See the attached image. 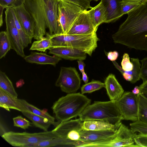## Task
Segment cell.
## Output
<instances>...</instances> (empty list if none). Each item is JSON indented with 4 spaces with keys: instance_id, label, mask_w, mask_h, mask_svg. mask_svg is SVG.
<instances>
[{
    "instance_id": "obj_1",
    "label": "cell",
    "mask_w": 147,
    "mask_h": 147,
    "mask_svg": "<svg viewBox=\"0 0 147 147\" xmlns=\"http://www.w3.org/2000/svg\"><path fill=\"white\" fill-rule=\"evenodd\" d=\"M127 14L126 19L112 35L114 42L147 51V0Z\"/></svg>"
},
{
    "instance_id": "obj_2",
    "label": "cell",
    "mask_w": 147,
    "mask_h": 147,
    "mask_svg": "<svg viewBox=\"0 0 147 147\" xmlns=\"http://www.w3.org/2000/svg\"><path fill=\"white\" fill-rule=\"evenodd\" d=\"M91 102L82 93H69L55 101L51 108L55 119L61 122L79 116Z\"/></svg>"
},
{
    "instance_id": "obj_3",
    "label": "cell",
    "mask_w": 147,
    "mask_h": 147,
    "mask_svg": "<svg viewBox=\"0 0 147 147\" xmlns=\"http://www.w3.org/2000/svg\"><path fill=\"white\" fill-rule=\"evenodd\" d=\"M79 119L108 121L114 124H120L123 120L116 102L94 101L88 105L79 115Z\"/></svg>"
},
{
    "instance_id": "obj_4",
    "label": "cell",
    "mask_w": 147,
    "mask_h": 147,
    "mask_svg": "<svg viewBox=\"0 0 147 147\" xmlns=\"http://www.w3.org/2000/svg\"><path fill=\"white\" fill-rule=\"evenodd\" d=\"M52 42V47H66L80 50L91 56L100 40L96 32L88 34H53L46 33Z\"/></svg>"
},
{
    "instance_id": "obj_5",
    "label": "cell",
    "mask_w": 147,
    "mask_h": 147,
    "mask_svg": "<svg viewBox=\"0 0 147 147\" xmlns=\"http://www.w3.org/2000/svg\"><path fill=\"white\" fill-rule=\"evenodd\" d=\"M1 137L12 146L26 147L28 145L58 137L52 130L34 133L6 132Z\"/></svg>"
},
{
    "instance_id": "obj_6",
    "label": "cell",
    "mask_w": 147,
    "mask_h": 147,
    "mask_svg": "<svg viewBox=\"0 0 147 147\" xmlns=\"http://www.w3.org/2000/svg\"><path fill=\"white\" fill-rule=\"evenodd\" d=\"M83 129V122L79 118L61 122L52 131L65 141L67 146L75 147Z\"/></svg>"
},
{
    "instance_id": "obj_7",
    "label": "cell",
    "mask_w": 147,
    "mask_h": 147,
    "mask_svg": "<svg viewBox=\"0 0 147 147\" xmlns=\"http://www.w3.org/2000/svg\"><path fill=\"white\" fill-rule=\"evenodd\" d=\"M84 10L74 3L64 0H59L58 13L62 34H67L76 18Z\"/></svg>"
},
{
    "instance_id": "obj_8",
    "label": "cell",
    "mask_w": 147,
    "mask_h": 147,
    "mask_svg": "<svg viewBox=\"0 0 147 147\" xmlns=\"http://www.w3.org/2000/svg\"><path fill=\"white\" fill-rule=\"evenodd\" d=\"M136 134L121 122L116 133L101 140L100 144L102 147H136L134 140Z\"/></svg>"
},
{
    "instance_id": "obj_9",
    "label": "cell",
    "mask_w": 147,
    "mask_h": 147,
    "mask_svg": "<svg viewBox=\"0 0 147 147\" xmlns=\"http://www.w3.org/2000/svg\"><path fill=\"white\" fill-rule=\"evenodd\" d=\"M42 10L47 27L51 34H62L59 20L58 0H38Z\"/></svg>"
},
{
    "instance_id": "obj_10",
    "label": "cell",
    "mask_w": 147,
    "mask_h": 147,
    "mask_svg": "<svg viewBox=\"0 0 147 147\" xmlns=\"http://www.w3.org/2000/svg\"><path fill=\"white\" fill-rule=\"evenodd\" d=\"M123 120L133 122L138 120V100L137 95L131 92H124L116 102Z\"/></svg>"
},
{
    "instance_id": "obj_11",
    "label": "cell",
    "mask_w": 147,
    "mask_h": 147,
    "mask_svg": "<svg viewBox=\"0 0 147 147\" xmlns=\"http://www.w3.org/2000/svg\"><path fill=\"white\" fill-rule=\"evenodd\" d=\"M81 84L80 75L76 68L72 67H61L59 76L55 85L67 93L76 92Z\"/></svg>"
},
{
    "instance_id": "obj_12",
    "label": "cell",
    "mask_w": 147,
    "mask_h": 147,
    "mask_svg": "<svg viewBox=\"0 0 147 147\" xmlns=\"http://www.w3.org/2000/svg\"><path fill=\"white\" fill-rule=\"evenodd\" d=\"M36 24L34 38L38 40L46 35L47 28L45 17L38 0H25L24 3Z\"/></svg>"
},
{
    "instance_id": "obj_13",
    "label": "cell",
    "mask_w": 147,
    "mask_h": 147,
    "mask_svg": "<svg viewBox=\"0 0 147 147\" xmlns=\"http://www.w3.org/2000/svg\"><path fill=\"white\" fill-rule=\"evenodd\" d=\"M5 21L7 32L10 41L11 49L20 56L25 57L24 47L22 44L18 30L16 26L11 13V8L7 7L5 11Z\"/></svg>"
},
{
    "instance_id": "obj_14",
    "label": "cell",
    "mask_w": 147,
    "mask_h": 147,
    "mask_svg": "<svg viewBox=\"0 0 147 147\" xmlns=\"http://www.w3.org/2000/svg\"><path fill=\"white\" fill-rule=\"evenodd\" d=\"M96 31L90 17L88 11L84 10L76 18L67 34H88Z\"/></svg>"
},
{
    "instance_id": "obj_15",
    "label": "cell",
    "mask_w": 147,
    "mask_h": 147,
    "mask_svg": "<svg viewBox=\"0 0 147 147\" xmlns=\"http://www.w3.org/2000/svg\"><path fill=\"white\" fill-rule=\"evenodd\" d=\"M13 9L16 16L24 30L30 38L32 40L34 35L36 24L31 15L26 8L24 4Z\"/></svg>"
},
{
    "instance_id": "obj_16",
    "label": "cell",
    "mask_w": 147,
    "mask_h": 147,
    "mask_svg": "<svg viewBox=\"0 0 147 147\" xmlns=\"http://www.w3.org/2000/svg\"><path fill=\"white\" fill-rule=\"evenodd\" d=\"M49 53L70 60L86 59L87 53L80 50L66 47H56L49 49Z\"/></svg>"
},
{
    "instance_id": "obj_17",
    "label": "cell",
    "mask_w": 147,
    "mask_h": 147,
    "mask_svg": "<svg viewBox=\"0 0 147 147\" xmlns=\"http://www.w3.org/2000/svg\"><path fill=\"white\" fill-rule=\"evenodd\" d=\"M105 88L110 100L116 102L121 96L124 90L115 76L110 74L105 81Z\"/></svg>"
},
{
    "instance_id": "obj_18",
    "label": "cell",
    "mask_w": 147,
    "mask_h": 147,
    "mask_svg": "<svg viewBox=\"0 0 147 147\" xmlns=\"http://www.w3.org/2000/svg\"><path fill=\"white\" fill-rule=\"evenodd\" d=\"M0 107L7 111L13 109L21 112L27 111L18 98L14 97L0 88Z\"/></svg>"
},
{
    "instance_id": "obj_19",
    "label": "cell",
    "mask_w": 147,
    "mask_h": 147,
    "mask_svg": "<svg viewBox=\"0 0 147 147\" xmlns=\"http://www.w3.org/2000/svg\"><path fill=\"white\" fill-rule=\"evenodd\" d=\"M26 62L38 64H50L55 66L62 59L54 55H49L46 53L32 52L24 57Z\"/></svg>"
},
{
    "instance_id": "obj_20",
    "label": "cell",
    "mask_w": 147,
    "mask_h": 147,
    "mask_svg": "<svg viewBox=\"0 0 147 147\" xmlns=\"http://www.w3.org/2000/svg\"><path fill=\"white\" fill-rule=\"evenodd\" d=\"M130 61L133 64V69L131 71L123 70L122 67L115 61H112L115 67L123 75L124 78L132 84H134L140 80L141 64L138 58H131Z\"/></svg>"
},
{
    "instance_id": "obj_21",
    "label": "cell",
    "mask_w": 147,
    "mask_h": 147,
    "mask_svg": "<svg viewBox=\"0 0 147 147\" xmlns=\"http://www.w3.org/2000/svg\"><path fill=\"white\" fill-rule=\"evenodd\" d=\"M117 129L93 131L83 129L81 132L80 138L79 142H91L102 139L114 134Z\"/></svg>"
},
{
    "instance_id": "obj_22",
    "label": "cell",
    "mask_w": 147,
    "mask_h": 147,
    "mask_svg": "<svg viewBox=\"0 0 147 147\" xmlns=\"http://www.w3.org/2000/svg\"><path fill=\"white\" fill-rule=\"evenodd\" d=\"M120 0H101L107 12V17L105 23L116 21L122 15L120 5Z\"/></svg>"
},
{
    "instance_id": "obj_23",
    "label": "cell",
    "mask_w": 147,
    "mask_h": 147,
    "mask_svg": "<svg viewBox=\"0 0 147 147\" xmlns=\"http://www.w3.org/2000/svg\"><path fill=\"white\" fill-rule=\"evenodd\" d=\"M92 22L96 30L101 24L105 23L107 17L106 9L102 3L100 2L88 11Z\"/></svg>"
},
{
    "instance_id": "obj_24",
    "label": "cell",
    "mask_w": 147,
    "mask_h": 147,
    "mask_svg": "<svg viewBox=\"0 0 147 147\" xmlns=\"http://www.w3.org/2000/svg\"><path fill=\"white\" fill-rule=\"evenodd\" d=\"M120 124H114L107 121L88 120L83 122V128L85 130L93 131L116 130L119 127Z\"/></svg>"
},
{
    "instance_id": "obj_25",
    "label": "cell",
    "mask_w": 147,
    "mask_h": 147,
    "mask_svg": "<svg viewBox=\"0 0 147 147\" xmlns=\"http://www.w3.org/2000/svg\"><path fill=\"white\" fill-rule=\"evenodd\" d=\"M22 113L32 121V124L34 126L45 131H48L50 126L52 125L47 119L34 114L28 111H24Z\"/></svg>"
},
{
    "instance_id": "obj_26",
    "label": "cell",
    "mask_w": 147,
    "mask_h": 147,
    "mask_svg": "<svg viewBox=\"0 0 147 147\" xmlns=\"http://www.w3.org/2000/svg\"><path fill=\"white\" fill-rule=\"evenodd\" d=\"M19 100L27 111L36 115L47 119L54 127H56L60 123V122L58 121H56L55 118L51 116L46 111L41 110L38 109L29 103L25 100L19 99Z\"/></svg>"
},
{
    "instance_id": "obj_27",
    "label": "cell",
    "mask_w": 147,
    "mask_h": 147,
    "mask_svg": "<svg viewBox=\"0 0 147 147\" xmlns=\"http://www.w3.org/2000/svg\"><path fill=\"white\" fill-rule=\"evenodd\" d=\"M0 88L12 96L17 98L18 94L12 82L5 73L1 70L0 71Z\"/></svg>"
},
{
    "instance_id": "obj_28",
    "label": "cell",
    "mask_w": 147,
    "mask_h": 147,
    "mask_svg": "<svg viewBox=\"0 0 147 147\" xmlns=\"http://www.w3.org/2000/svg\"><path fill=\"white\" fill-rule=\"evenodd\" d=\"M52 42L48 36L43 37L41 39L34 41L32 43L30 50H36L45 52L52 47Z\"/></svg>"
},
{
    "instance_id": "obj_29",
    "label": "cell",
    "mask_w": 147,
    "mask_h": 147,
    "mask_svg": "<svg viewBox=\"0 0 147 147\" xmlns=\"http://www.w3.org/2000/svg\"><path fill=\"white\" fill-rule=\"evenodd\" d=\"M11 13L16 26L19 32L21 41L24 48L27 47L29 44L31 43V40L26 34L18 19L13 8H11Z\"/></svg>"
},
{
    "instance_id": "obj_30",
    "label": "cell",
    "mask_w": 147,
    "mask_h": 147,
    "mask_svg": "<svg viewBox=\"0 0 147 147\" xmlns=\"http://www.w3.org/2000/svg\"><path fill=\"white\" fill-rule=\"evenodd\" d=\"M11 49V45L8 35L6 31L0 33V59L4 57Z\"/></svg>"
},
{
    "instance_id": "obj_31",
    "label": "cell",
    "mask_w": 147,
    "mask_h": 147,
    "mask_svg": "<svg viewBox=\"0 0 147 147\" xmlns=\"http://www.w3.org/2000/svg\"><path fill=\"white\" fill-rule=\"evenodd\" d=\"M137 95L138 100V120L147 124V99L140 94Z\"/></svg>"
},
{
    "instance_id": "obj_32",
    "label": "cell",
    "mask_w": 147,
    "mask_h": 147,
    "mask_svg": "<svg viewBox=\"0 0 147 147\" xmlns=\"http://www.w3.org/2000/svg\"><path fill=\"white\" fill-rule=\"evenodd\" d=\"M105 88V83L97 80H93L83 85L81 88V93H91Z\"/></svg>"
},
{
    "instance_id": "obj_33",
    "label": "cell",
    "mask_w": 147,
    "mask_h": 147,
    "mask_svg": "<svg viewBox=\"0 0 147 147\" xmlns=\"http://www.w3.org/2000/svg\"><path fill=\"white\" fill-rule=\"evenodd\" d=\"M120 5L123 15L127 14L139 6L142 3L138 2L120 0Z\"/></svg>"
},
{
    "instance_id": "obj_34",
    "label": "cell",
    "mask_w": 147,
    "mask_h": 147,
    "mask_svg": "<svg viewBox=\"0 0 147 147\" xmlns=\"http://www.w3.org/2000/svg\"><path fill=\"white\" fill-rule=\"evenodd\" d=\"M130 129L134 132H139L147 135V124L138 120L129 124Z\"/></svg>"
},
{
    "instance_id": "obj_35",
    "label": "cell",
    "mask_w": 147,
    "mask_h": 147,
    "mask_svg": "<svg viewBox=\"0 0 147 147\" xmlns=\"http://www.w3.org/2000/svg\"><path fill=\"white\" fill-rule=\"evenodd\" d=\"M13 126L24 129H28L31 126V123L28 120L20 115L13 118Z\"/></svg>"
},
{
    "instance_id": "obj_36",
    "label": "cell",
    "mask_w": 147,
    "mask_h": 147,
    "mask_svg": "<svg viewBox=\"0 0 147 147\" xmlns=\"http://www.w3.org/2000/svg\"><path fill=\"white\" fill-rule=\"evenodd\" d=\"M25 0H0V5L6 8H15L23 5Z\"/></svg>"
},
{
    "instance_id": "obj_37",
    "label": "cell",
    "mask_w": 147,
    "mask_h": 147,
    "mask_svg": "<svg viewBox=\"0 0 147 147\" xmlns=\"http://www.w3.org/2000/svg\"><path fill=\"white\" fill-rule=\"evenodd\" d=\"M121 65L122 69L125 71H131L133 69V64L130 61V58L127 53H125L123 55Z\"/></svg>"
},
{
    "instance_id": "obj_38",
    "label": "cell",
    "mask_w": 147,
    "mask_h": 147,
    "mask_svg": "<svg viewBox=\"0 0 147 147\" xmlns=\"http://www.w3.org/2000/svg\"><path fill=\"white\" fill-rule=\"evenodd\" d=\"M135 144L136 147H147V135L139 133L136 135L134 138Z\"/></svg>"
},
{
    "instance_id": "obj_39",
    "label": "cell",
    "mask_w": 147,
    "mask_h": 147,
    "mask_svg": "<svg viewBox=\"0 0 147 147\" xmlns=\"http://www.w3.org/2000/svg\"><path fill=\"white\" fill-rule=\"evenodd\" d=\"M140 67V77L143 82L147 81V57L142 59Z\"/></svg>"
},
{
    "instance_id": "obj_40",
    "label": "cell",
    "mask_w": 147,
    "mask_h": 147,
    "mask_svg": "<svg viewBox=\"0 0 147 147\" xmlns=\"http://www.w3.org/2000/svg\"><path fill=\"white\" fill-rule=\"evenodd\" d=\"M71 2L81 7L84 10H86L90 6V0H64Z\"/></svg>"
},
{
    "instance_id": "obj_41",
    "label": "cell",
    "mask_w": 147,
    "mask_h": 147,
    "mask_svg": "<svg viewBox=\"0 0 147 147\" xmlns=\"http://www.w3.org/2000/svg\"><path fill=\"white\" fill-rule=\"evenodd\" d=\"M139 88L140 94L147 99V81L143 82L139 86Z\"/></svg>"
},
{
    "instance_id": "obj_42",
    "label": "cell",
    "mask_w": 147,
    "mask_h": 147,
    "mask_svg": "<svg viewBox=\"0 0 147 147\" xmlns=\"http://www.w3.org/2000/svg\"><path fill=\"white\" fill-rule=\"evenodd\" d=\"M118 52L116 51H110L107 54L108 59L111 61H115L118 56Z\"/></svg>"
},
{
    "instance_id": "obj_43",
    "label": "cell",
    "mask_w": 147,
    "mask_h": 147,
    "mask_svg": "<svg viewBox=\"0 0 147 147\" xmlns=\"http://www.w3.org/2000/svg\"><path fill=\"white\" fill-rule=\"evenodd\" d=\"M77 62L78 64V68L82 73L84 71V67L85 64L83 61L82 60H78Z\"/></svg>"
},
{
    "instance_id": "obj_44",
    "label": "cell",
    "mask_w": 147,
    "mask_h": 147,
    "mask_svg": "<svg viewBox=\"0 0 147 147\" xmlns=\"http://www.w3.org/2000/svg\"><path fill=\"white\" fill-rule=\"evenodd\" d=\"M5 7L1 5H0V26L1 27L3 24V13L4 9Z\"/></svg>"
},
{
    "instance_id": "obj_45",
    "label": "cell",
    "mask_w": 147,
    "mask_h": 147,
    "mask_svg": "<svg viewBox=\"0 0 147 147\" xmlns=\"http://www.w3.org/2000/svg\"><path fill=\"white\" fill-rule=\"evenodd\" d=\"M132 92L134 94L137 95L140 93L139 86H136L134 89L132 90Z\"/></svg>"
},
{
    "instance_id": "obj_46",
    "label": "cell",
    "mask_w": 147,
    "mask_h": 147,
    "mask_svg": "<svg viewBox=\"0 0 147 147\" xmlns=\"http://www.w3.org/2000/svg\"><path fill=\"white\" fill-rule=\"evenodd\" d=\"M82 74V80L85 84L87 83L88 82V80L87 75L85 72Z\"/></svg>"
},
{
    "instance_id": "obj_47",
    "label": "cell",
    "mask_w": 147,
    "mask_h": 147,
    "mask_svg": "<svg viewBox=\"0 0 147 147\" xmlns=\"http://www.w3.org/2000/svg\"><path fill=\"white\" fill-rule=\"evenodd\" d=\"M123 1H136L140 2L141 3H143L147 0H121Z\"/></svg>"
},
{
    "instance_id": "obj_48",
    "label": "cell",
    "mask_w": 147,
    "mask_h": 147,
    "mask_svg": "<svg viewBox=\"0 0 147 147\" xmlns=\"http://www.w3.org/2000/svg\"><path fill=\"white\" fill-rule=\"evenodd\" d=\"M91 1H98L99 0H90Z\"/></svg>"
}]
</instances>
